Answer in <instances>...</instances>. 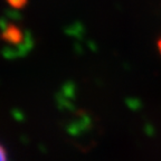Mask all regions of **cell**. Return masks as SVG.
I'll return each mask as SVG.
<instances>
[{
	"label": "cell",
	"instance_id": "cell-4",
	"mask_svg": "<svg viewBox=\"0 0 161 161\" xmlns=\"http://www.w3.org/2000/svg\"><path fill=\"white\" fill-rule=\"evenodd\" d=\"M158 46H159V49H160V53H161V38H160V40H159Z\"/></svg>",
	"mask_w": 161,
	"mask_h": 161
},
{
	"label": "cell",
	"instance_id": "cell-3",
	"mask_svg": "<svg viewBox=\"0 0 161 161\" xmlns=\"http://www.w3.org/2000/svg\"><path fill=\"white\" fill-rule=\"evenodd\" d=\"M0 161H8L6 150L3 148V146H1V144H0Z\"/></svg>",
	"mask_w": 161,
	"mask_h": 161
},
{
	"label": "cell",
	"instance_id": "cell-1",
	"mask_svg": "<svg viewBox=\"0 0 161 161\" xmlns=\"http://www.w3.org/2000/svg\"><path fill=\"white\" fill-rule=\"evenodd\" d=\"M3 39L9 44H18L23 39V34L16 26H8L3 31Z\"/></svg>",
	"mask_w": 161,
	"mask_h": 161
},
{
	"label": "cell",
	"instance_id": "cell-2",
	"mask_svg": "<svg viewBox=\"0 0 161 161\" xmlns=\"http://www.w3.org/2000/svg\"><path fill=\"white\" fill-rule=\"evenodd\" d=\"M7 3L13 8L20 9V8H23L27 3V0H7Z\"/></svg>",
	"mask_w": 161,
	"mask_h": 161
}]
</instances>
